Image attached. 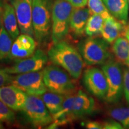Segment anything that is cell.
<instances>
[{
	"mask_svg": "<svg viewBox=\"0 0 129 129\" xmlns=\"http://www.w3.org/2000/svg\"><path fill=\"white\" fill-rule=\"evenodd\" d=\"M48 60L68 72L72 78L78 79L83 72L84 61L78 51L68 42L60 41L48 50Z\"/></svg>",
	"mask_w": 129,
	"mask_h": 129,
	"instance_id": "cell-1",
	"label": "cell"
},
{
	"mask_svg": "<svg viewBox=\"0 0 129 129\" xmlns=\"http://www.w3.org/2000/svg\"><path fill=\"white\" fill-rule=\"evenodd\" d=\"M53 4L51 0L32 1V22L34 34L38 43L48 41L51 34V16Z\"/></svg>",
	"mask_w": 129,
	"mask_h": 129,
	"instance_id": "cell-2",
	"label": "cell"
},
{
	"mask_svg": "<svg viewBox=\"0 0 129 129\" xmlns=\"http://www.w3.org/2000/svg\"><path fill=\"white\" fill-rule=\"evenodd\" d=\"M43 80L47 88L52 92L66 95L75 93L76 84L72 77L57 65H50L43 71Z\"/></svg>",
	"mask_w": 129,
	"mask_h": 129,
	"instance_id": "cell-3",
	"label": "cell"
},
{
	"mask_svg": "<svg viewBox=\"0 0 129 129\" xmlns=\"http://www.w3.org/2000/svg\"><path fill=\"white\" fill-rule=\"evenodd\" d=\"M74 7L67 0H55L51 16V40L53 44L64 40L68 34Z\"/></svg>",
	"mask_w": 129,
	"mask_h": 129,
	"instance_id": "cell-4",
	"label": "cell"
},
{
	"mask_svg": "<svg viewBox=\"0 0 129 129\" xmlns=\"http://www.w3.org/2000/svg\"><path fill=\"white\" fill-rule=\"evenodd\" d=\"M78 48L84 62L90 66L104 64L111 56L108 43L97 37H89L83 40Z\"/></svg>",
	"mask_w": 129,
	"mask_h": 129,
	"instance_id": "cell-5",
	"label": "cell"
},
{
	"mask_svg": "<svg viewBox=\"0 0 129 129\" xmlns=\"http://www.w3.org/2000/svg\"><path fill=\"white\" fill-rule=\"evenodd\" d=\"M119 63L116 60L109 59L102 67L108 87L105 101L109 104L118 102L124 92L123 72Z\"/></svg>",
	"mask_w": 129,
	"mask_h": 129,
	"instance_id": "cell-6",
	"label": "cell"
},
{
	"mask_svg": "<svg viewBox=\"0 0 129 129\" xmlns=\"http://www.w3.org/2000/svg\"><path fill=\"white\" fill-rule=\"evenodd\" d=\"M22 111L27 121L36 128L48 126L53 122L52 115L40 96L28 94Z\"/></svg>",
	"mask_w": 129,
	"mask_h": 129,
	"instance_id": "cell-7",
	"label": "cell"
},
{
	"mask_svg": "<svg viewBox=\"0 0 129 129\" xmlns=\"http://www.w3.org/2000/svg\"><path fill=\"white\" fill-rule=\"evenodd\" d=\"M11 84L29 95L40 96L48 90L43 80V71H40L12 76Z\"/></svg>",
	"mask_w": 129,
	"mask_h": 129,
	"instance_id": "cell-8",
	"label": "cell"
},
{
	"mask_svg": "<svg viewBox=\"0 0 129 129\" xmlns=\"http://www.w3.org/2000/svg\"><path fill=\"white\" fill-rule=\"evenodd\" d=\"M48 60V56L46 55L44 51L38 49L32 56L17 59L12 66L4 69L10 75L40 71L44 68Z\"/></svg>",
	"mask_w": 129,
	"mask_h": 129,
	"instance_id": "cell-9",
	"label": "cell"
},
{
	"mask_svg": "<svg viewBox=\"0 0 129 129\" xmlns=\"http://www.w3.org/2000/svg\"><path fill=\"white\" fill-rule=\"evenodd\" d=\"M83 83L85 88L93 96L105 100L108 93V83L102 69L91 67L87 68L83 74Z\"/></svg>",
	"mask_w": 129,
	"mask_h": 129,
	"instance_id": "cell-10",
	"label": "cell"
},
{
	"mask_svg": "<svg viewBox=\"0 0 129 129\" xmlns=\"http://www.w3.org/2000/svg\"><path fill=\"white\" fill-rule=\"evenodd\" d=\"M33 0H9L15 11L22 34L34 36L32 22Z\"/></svg>",
	"mask_w": 129,
	"mask_h": 129,
	"instance_id": "cell-11",
	"label": "cell"
},
{
	"mask_svg": "<svg viewBox=\"0 0 129 129\" xmlns=\"http://www.w3.org/2000/svg\"><path fill=\"white\" fill-rule=\"evenodd\" d=\"M27 97L26 93L13 84L0 87V101L15 111L23 110Z\"/></svg>",
	"mask_w": 129,
	"mask_h": 129,
	"instance_id": "cell-12",
	"label": "cell"
},
{
	"mask_svg": "<svg viewBox=\"0 0 129 129\" xmlns=\"http://www.w3.org/2000/svg\"><path fill=\"white\" fill-rule=\"evenodd\" d=\"M36 43L30 35L22 34L13 43L8 59H20L32 56L36 51Z\"/></svg>",
	"mask_w": 129,
	"mask_h": 129,
	"instance_id": "cell-13",
	"label": "cell"
},
{
	"mask_svg": "<svg viewBox=\"0 0 129 129\" xmlns=\"http://www.w3.org/2000/svg\"><path fill=\"white\" fill-rule=\"evenodd\" d=\"M95 101L93 98L79 90L75 93L72 115L74 120L80 119L92 114L95 110Z\"/></svg>",
	"mask_w": 129,
	"mask_h": 129,
	"instance_id": "cell-14",
	"label": "cell"
},
{
	"mask_svg": "<svg viewBox=\"0 0 129 129\" xmlns=\"http://www.w3.org/2000/svg\"><path fill=\"white\" fill-rule=\"evenodd\" d=\"M91 13L88 8L74 7L70 19L69 29L75 37H80L85 33V26Z\"/></svg>",
	"mask_w": 129,
	"mask_h": 129,
	"instance_id": "cell-15",
	"label": "cell"
},
{
	"mask_svg": "<svg viewBox=\"0 0 129 129\" xmlns=\"http://www.w3.org/2000/svg\"><path fill=\"white\" fill-rule=\"evenodd\" d=\"M126 26L111 15L104 20L101 32L102 38L108 44H112L118 37L123 35Z\"/></svg>",
	"mask_w": 129,
	"mask_h": 129,
	"instance_id": "cell-16",
	"label": "cell"
},
{
	"mask_svg": "<svg viewBox=\"0 0 129 129\" xmlns=\"http://www.w3.org/2000/svg\"><path fill=\"white\" fill-rule=\"evenodd\" d=\"M3 25L14 40L20 35L18 20L15 11L10 3H5L2 10Z\"/></svg>",
	"mask_w": 129,
	"mask_h": 129,
	"instance_id": "cell-17",
	"label": "cell"
},
{
	"mask_svg": "<svg viewBox=\"0 0 129 129\" xmlns=\"http://www.w3.org/2000/svg\"><path fill=\"white\" fill-rule=\"evenodd\" d=\"M113 17L124 25L128 21V0H102Z\"/></svg>",
	"mask_w": 129,
	"mask_h": 129,
	"instance_id": "cell-18",
	"label": "cell"
},
{
	"mask_svg": "<svg viewBox=\"0 0 129 129\" xmlns=\"http://www.w3.org/2000/svg\"><path fill=\"white\" fill-rule=\"evenodd\" d=\"M112 51L115 60L125 64L129 60V42L125 37H120L112 43Z\"/></svg>",
	"mask_w": 129,
	"mask_h": 129,
	"instance_id": "cell-19",
	"label": "cell"
},
{
	"mask_svg": "<svg viewBox=\"0 0 129 129\" xmlns=\"http://www.w3.org/2000/svg\"><path fill=\"white\" fill-rule=\"evenodd\" d=\"M47 108L53 116L60 111L65 96L59 93L47 91L40 96Z\"/></svg>",
	"mask_w": 129,
	"mask_h": 129,
	"instance_id": "cell-20",
	"label": "cell"
},
{
	"mask_svg": "<svg viewBox=\"0 0 129 129\" xmlns=\"http://www.w3.org/2000/svg\"><path fill=\"white\" fill-rule=\"evenodd\" d=\"M107 112L112 119L120 122L124 128H129V106H113Z\"/></svg>",
	"mask_w": 129,
	"mask_h": 129,
	"instance_id": "cell-21",
	"label": "cell"
},
{
	"mask_svg": "<svg viewBox=\"0 0 129 129\" xmlns=\"http://www.w3.org/2000/svg\"><path fill=\"white\" fill-rule=\"evenodd\" d=\"M13 41L14 40L2 25L0 29V62L7 59Z\"/></svg>",
	"mask_w": 129,
	"mask_h": 129,
	"instance_id": "cell-22",
	"label": "cell"
},
{
	"mask_svg": "<svg viewBox=\"0 0 129 129\" xmlns=\"http://www.w3.org/2000/svg\"><path fill=\"white\" fill-rule=\"evenodd\" d=\"M105 19L101 16L91 14L85 26V33L88 37H94L101 34L104 26Z\"/></svg>",
	"mask_w": 129,
	"mask_h": 129,
	"instance_id": "cell-23",
	"label": "cell"
},
{
	"mask_svg": "<svg viewBox=\"0 0 129 129\" xmlns=\"http://www.w3.org/2000/svg\"><path fill=\"white\" fill-rule=\"evenodd\" d=\"M87 5L91 14H99L104 19L111 16L102 0H88Z\"/></svg>",
	"mask_w": 129,
	"mask_h": 129,
	"instance_id": "cell-24",
	"label": "cell"
},
{
	"mask_svg": "<svg viewBox=\"0 0 129 129\" xmlns=\"http://www.w3.org/2000/svg\"><path fill=\"white\" fill-rule=\"evenodd\" d=\"M16 120L14 110L0 101V121L7 124H13Z\"/></svg>",
	"mask_w": 129,
	"mask_h": 129,
	"instance_id": "cell-25",
	"label": "cell"
},
{
	"mask_svg": "<svg viewBox=\"0 0 129 129\" xmlns=\"http://www.w3.org/2000/svg\"><path fill=\"white\" fill-rule=\"evenodd\" d=\"M124 79V93L127 104L129 105V68H124L122 70Z\"/></svg>",
	"mask_w": 129,
	"mask_h": 129,
	"instance_id": "cell-26",
	"label": "cell"
},
{
	"mask_svg": "<svg viewBox=\"0 0 129 129\" xmlns=\"http://www.w3.org/2000/svg\"><path fill=\"white\" fill-rule=\"evenodd\" d=\"M103 129H122L124 127L117 121L114 119L105 121L102 122Z\"/></svg>",
	"mask_w": 129,
	"mask_h": 129,
	"instance_id": "cell-27",
	"label": "cell"
},
{
	"mask_svg": "<svg viewBox=\"0 0 129 129\" xmlns=\"http://www.w3.org/2000/svg\"><path fill=\"white\" fill-rule=\"evenodd\" d=\"M12 76L4 71V69L0 68V87H2L9 84H11Z\"/></svg>",
	"mask_w": 129,
	"mask_h": 129,
	"instance_id": "cell-28",
	"label": "cell"
},
{
	"mask_svg": "<svg viewBox=\"0 0 129 129\" xmlns=\"http://www.w3.org/2000/svg\"><path fill=\"white\" fill-rule=\"evenodd\" d=\"M84 126L88 129H103L102 122L96 121H88L85 122Z\"/></svg>",
	"mask_w": 129,
	"mask_h": 129,
	"instance_id": "cell-29",
	"label": "cell"
},
{
	"mask_svg": "<svg viewBox=\"0 0 129 129\" xmlns=\"http://www.w3.org/2000/svg\"><path fill=\"white\" fill-rule=\"evenodd\" d=\"M74 7H84L87 4L88 0H67Z\"/></svg>",
	"mask_w": 129,
	"mask_h": 129,
	"instance_id": "cell-30",
	"label": "cell"
},
{
	"mask_svg": "<svg viewBox=\"0 0 129 129\" xmlns=\"http://www.w3.org/2000/svg\"><path fill=\"white\" fill-rule=\"evenodd\" d=\"M123 35L129 42V25L126 26V27H125Z\"/></svg>",
	"mask_w": 129,
	"mask_h": 129,
	"instance_id": "cell-31",
	"label": "cell"
},
{
	"mask_svg": "<svg viewBox=\"0 0 129 129\" xmlns=\"http://www.w3.org/2000/svg\"><path fill=\"white\" fill-rule=\"evenodd\" d=\"M1 10L0 11V29H1V26L3 25V21H2V13Z\"/></svg>",
	"mask_w": 129,
	"mask_h": 129,
	"instance_id": "cell-32",
	"label": "cell"
},
{
	"mask_svg": "<svg viewBox=\"0 0 129 129\" xmlns=\"http://www.w3.org/2000/svg\"><path fill=\"white\" fill-rule=\"evenodd\" d=\"M2 7H3V0H0V11L1 10Z\"/></svg>",
	"mask_w": 129,
	"mask_h": 129,
	"instance_id": "cell-33",
	"label": "cell"
},
{
	"mask_svg": "<svg viewBox=\"0 0 129 129\" xmlns=\"http://www.w3.org/2000/svg\"><path fill=\"white\" fill-rule=\"evenodd\" d=\"M2 128H4V127L3 124V122L0 121V129H2Z\"/></svg>",
	"mask_w": 129,
	"mask_h": 129,
	"instance_id": "cell-34",
	"label": "cell"
},
{
	"mask_svg": "<svg viewBox=\"0 0 129 129\" xmlns=\"http://www.w3.org/2000/svg\"><path fill=\"white\" fill-rule=\"evenodd\" d=\"M125 64V65L127 66V68H129V60H127V62L125 63V64Z\"/></svg>",
	"mask_w": 129,
	"mask_h": 129,
	"instance_id": "cell-35",
	"label": "cell"
},
{
	"mask_svg": "<svg viewBox=\"0 0 129 129\" xmlns=\"http://www.w3.org/2000/svg\"><path fill=\"white\" fill-rule=\"evenodd\" d=\"M128 12H129V0H128ZM128 25H129V17H128Z\"/></svg>",
	"mask_w": 129,
	"mask_h": 129,
	"instance_id": "cell-36",
	"label": "cell"
}]
</instances>
